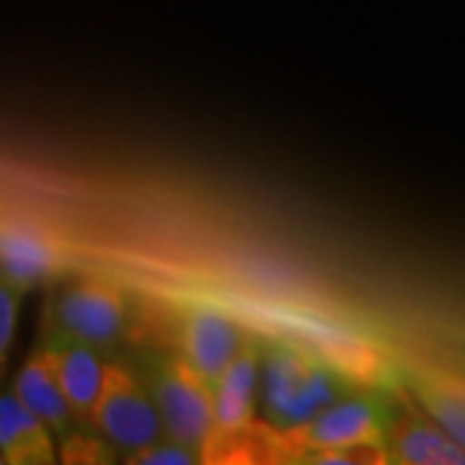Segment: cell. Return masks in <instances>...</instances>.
Instances as JSON below:
<instances>
[{
  "instance_id": "9",
  "label": "cell",
  "mask_w": 465,
  "mask_h": 465,
  "mask_svg": "<svg viewBox=\"0 0 465 465\" xmlns=\"http://www.w3.org/2000/svg\"><path fill=\"white\" fill-rule=\"evenodd\" d=\"M14 393L24 401L26 409H32L50 427L57 440H63L75 427V416L60 382L57 344L50 341L45 349H36L24 362L14 381Z\"/></svg>"
},
{
  "instance_id": "1",
  "label": "cell",
  "mask_w": 465,
  "mask_h": 465,
  "mask_svg": "<svg viewBox=\"0 0 465 465\" xmlns=\"http://www.w3.org/2000/svg\"><path fill=\"white\" fill-rule=\"evenodd\" d=\"M351 378L329 360L295 341H272L262 354L259 419L277 432H290L341 401Z\"/></svg>"
},
{
  "instance_id": "17",
  "label": "cell",
  "mask_w": 465,
  "mask_h": 465,
  "mask_svg": "<svg viewBox=\"0 0 465 465\" xmlns=\"http://www.w3.org/2000/svg\"><path fill=\"white\" fill-rule=\"evenodd\" d=\"M21 300H24V290L3 282V287H0V362H3V367H5V360H8L11 341L16 336Z\"/></svg>"
},
{
  "instance_id": "5",
  "label": "cell",
  "mask_w": 465,
  "mask_h": 465,
  "mask_svg": "<svg viewBox=\"0 0 465 465\" xmlns=\"http://www.w3.org/2000/svg\"><path fill=\"white\" fill-rule=\"evenodd\" d=\"M52 321L63 339L106 349L119 344L130 333V305L116 284L88 277L67 284L54 298Z\"/></svg>"
},
{
  "instance_id": "8",
  "label": "cell",
  "mask_w": 465,
  "mask_h": 465,
  "mask_svg": "<svg viewBox=\"0 0 465 465\" xmlns=\"http://www.w3.org/2000/svg\"><path fill=\"white\" fill-rule=\"evenodd\" d=\"M264 344L249 333L241 351L232 357L228 370L215 385V421L213 432H235L259 421V372H262Z\"/></svg>"
},
{
  "instance_id": "10",
  "label": "cell",
  "mask_w": 465,
  "mask_h": 465,
  "mask_svg": "<svg viewBox=\"0 0 465 465\" xmlns=\"http://www.w3.org/2000/svg\"><path fill=\"white\" fill-rule=\"evenodd\" d=\"M385 445L393 463L406 465H463L465 448L440 427L432 416L406 411L393 414Z\"/></svg>"
},
{
  "instance_id": "12",
  "label": "cell",
  "mask_w": 465,
  "mask_h": 465,
  "mask_svg": "<svg viewBox=\"0 0 465 465\" xmlns=\"http://www.w3.org/2000/svg\"><path fill=\"white\" fill-rule=\"evenodd\" d=\"M54 344L60 351V382L75 416V424L94 427V411H96L101 385H104V365L94 347H88L84 341L60 339Z\"/></svg>"
},
{
  "instance_id": "15",
  "label": "cell",
  "mask_w": 465,
  "mask_h": 465,
  "mask_svg": "<svg viewBox=\"0 0 465 465\" xmlns=\"http://www.w3.org/2000/svg\"><path fill=\"white\" fill-rule=\"evenodd\" d=\"M302 463L323 465H381L393 463L391 450L385 442H354V445H339V448H323L311 452Z\"/></svg>"
},
{
  "instance_id": "16",
  "label": "cell",
  "mask_w": 465,
  "mask_h": 465,
  "mask_svg": "<svg viewBox=\"0 0 465 465\" xmlns=\"http://www.w3.org/2000/svg\"><path fill=\"white\" fill-rule=\"evenodd\" d=\"M127 463L137 465H192L202 463V452L194 448H186L182 442H173L168 440L166 442H153L148 448H140L130 452Z\"/></svg>"
},
{
  "instance_id": "3",
  "label": "cell",
  "mask_w": 465,
  "mask_h": 465,
  "mask_svg": "<svg viewBox=\"0 0 465 465\" xmlns=\"http://www.w3.org/2000/svg\"><path fill=\"white\" fill-rule=\"evenodd\" d=\"M94 427L127 455L166 437L148 382L140 381L122 362L104 365V385L94 411Z\"/></svg>"
},
{
  "instance_id": "11",
  "label": "cell",
  "mask_w": 465,
  "mask_h": 465,
  "mask_svg": "<svg viewBox=\"0 0 465 465\" xmlns=\"http://www.w3.org/2000/svg\"><path fill=\"white\" fill-rule=\"evenodd\" d=\"M54 432L24 406L14 391L0 396V460L5 465H50L60 460Z\"/></svg>"
},
{
  "instance_id": "2",
  "label": "cell",
  "mask_w": 465,
  "mask_h": 465,
  "mask_svg": "<svg viewBox=\"0 0 465 465\" xmlns=\"http://www.w3.org/2000/svg\"><path fill=\"white\" fill-rule=\"evenodd\" d=\"M148 388L161 411L168 440L202 452L215 421V388L183 354L158 360L150 370Z\"/></svg>"
},
{
  "instance_id": "6",
  "label": "cell",
  "mask_w": 465,
  "mask_h": 465,
  "mask_svg": "<svg viewBox=\"0 0 465 465\" xmlns=\"http://www.w3.org/2000/svg\"><path fill=\"white\" fill-rule=\"evenodd\" d=\"M67 264L65 243L34 220L5 217L0 232V266L3 282L18 290H32L34 284L45 282L63 272Z\"/></svg>"
},
{
  "instance_id": "7",
  "label": "cell",
  "mask_w": 465,
  "mask_h": 465,
  "mask_svg": "<svg viewBox=\"0 0 465 465\" xmlns=\"http://www.w3.org/2000/svg\"><path fill=\"white\" fill-rule=\"evenodd\" d=\"M251 331H243L241 321L231 311L210 305L189 308L179 329V349L204 381L215 388L232 357L241 351Z\"/></svg>"
},
{
  "instance_id": "4",
  "label": "cell",
  "mask_w": 465,
  "mask_h": 465,
  "mask_svg": "<svg viewBox=\"0 0 465 465\" xmlns=\"http://www.w3.org/2000/svg\"><path fill=\"white\" fill-rule=\"evenodd\" d=\"M391 419L382 409V401L375 396L349 393L336 401L316 419L300 424L290 432H277V448L282 455V463L305 460L311 452L323 448H339V445H354V442H385Z\"/></svg>"
},
{
  "instance_id": "13",
  "label": "cell",
  "mask_w": 465,
  "mask_h": 465,
  "mask_svg": "<svg viewBox=\"0 0 465 465\" xmlns=\"http://www.w3.org/2000/svg\"><path fill=\"white\" fill-rule=\"evenodd\" d=\"M414 399L465 448V378L442 370H419L411 378Z\"/></svg>"
},
{
  "instance_id": "14",
  "label": "cell",
  "mask_w": 465,
  "mask_h": 465,
  "mask_svg": "<svg viewBox=\"0 0 465 465\" xmlns=\"http://www.w3.org/2000/svg\"><path fill=\"white\" fill-rule=\"evenodd\" d=\"M114 455L116 448L99 432V430H96V427H81V424H75V427L60 440V460H63V463H112Z\"/></svg>"
}]
</instances>
